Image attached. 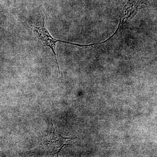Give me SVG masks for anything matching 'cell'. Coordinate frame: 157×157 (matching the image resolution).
<instances>
[{"label":"cell","instance_id":"obj_2","mask_svg":"<svg viewBox=\"0 0 157 157\" xmlns=\"http://www.w3.org/2000/svg\"><path fill=\"white\" fill-rule=\"evenodd\" d=\"M67 137H62L56 133L53 125L49 128L45 136V143L47 148L54 153H58L65 145H68V139Z\"/></svg>","mask_w":157,"mask_h":157},{"label":"cell","instance_id":"obj_3","mask_svg":"<svg viewBox=\"0 0 157 157\" xmlns=\"http://www.w3.org/2000/svg\"><path fill=\"white\" fill-rule=\"evenodd\" d=\"M142 6H139L134 0H128L126 4L123 8V14L121 17L119 24L117 29L115 31L114 33L109 38L112 39L113 37L115 36L116 34L119 33L121 30V29L127 23L128 21L131 17H134L138 10L142 9Z\"/></svg>","mask_w":157,"mask_h":157},{"label":"cell","instance_id":"obj_1","mask_svg":"<svg viewBox=\"0 0 157 157\" xmlns=\"http://www.w3.org/2000/svg\"><path fill=\"white\" fill-rule=\"evenodd\" d=\"M34 30L35 32L36 33L37 36L40 41L43 42L45 46H48L51 49L52 52L54 55L55 57L56 60L57 65L58 68L59 74L60 75L59 68L58 63L57 59V54L56 53V44L57 42H61L63 43H67L80 47H96L97 46V43L94 44H90V45H82V44H77V43H72L67 42V41H63V40H59V39H54L51 35L50 33L48 32V29L46 28L45 25V19H44V23L41 26H34Z\"/></svg>","mask_w":157,"mask_h":157}]
</instances>
